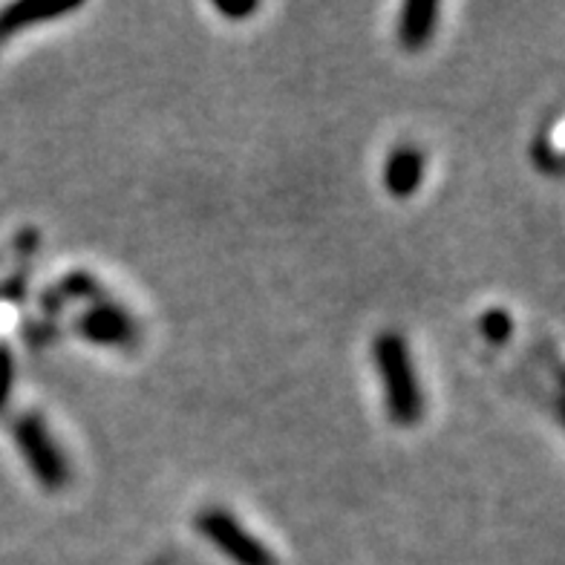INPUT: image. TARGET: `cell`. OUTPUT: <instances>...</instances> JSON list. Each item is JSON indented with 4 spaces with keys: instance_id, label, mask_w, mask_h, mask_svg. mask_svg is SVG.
<instances>
[{
    "instance_id": "obj_1",
    "label": "cell",
    "mask_w": 565,
    "mask_h": 565,
    "mask_svg": "<svg viewBox=\"0 0 565 565\" xmlns=\"http://www.w3.org/2000/svg\"><path fill=\"white\" fill-rule=\"evenodd\" d=\"M372 361H375L379 379L384 384L390 422L395 427H416L424 416V398L407 341L393 329L379 332L372 341Z\"/></svg>"
},
{
    "instance_id": "obj_2",
    "label": "cell",
    "mask_w": 565,
    "mask_h": 565,
    "mask_svg": "<svg viewBox=\"0 0 565 565\" xmlns=\"http://www.w3.org/2000/svg\"><path fill=\"white\" fill-rule=\"evenodd\" d=\"M12 436L21 450L26 468L38 484L50 493L64 491L70 484V461L58 445H55L53 433L44 424L38 413H23L12 424Z\"/></svg>"
},
{
    "instance_id": "obj_3",
    "label": "cell",
    "mask_w": 565,
    "mask_h": 565,
    "mask_svg": "<svg viewBox=\"0 0 565 565\" xmlns=\"http://www.w3.org/2000/svg\"><path fill=\"white\" fill-rule=\"evenodd\" d=\"M194 529L234 565H277L275 554L257 536L248 534L225 508H205L196 513Z\"/></svg>"
},
{
    "instance_id": "obj_4",
    "label": "cell",
    "mask_w": 565,
    "mask_h": 565,
    "mask_svg": "<svg viewBox=\"0 0 565 565\" xmlns=\"http://www.w3.org/2000/svg\"><path fill=\"white\" fill-rule=\"evenodd\" d=\"M75 332L87 343L105 350H134L139 343V323L127 309L113 300H98L75 320Z\"/></svg>"
},
{
    "instance_id": "obj_5",
    "label": "cell",
    "mask_w": 565,
    "mask_h": 565,
    "mask_svg": "<svg viewBox=\"0 0 565 565\" xmlns=\"http://www.w3.org/2000/svg\"><path fill=\"white\" fill-rule=\"evenodd\" d=\"M78 300H87V303L107 300L105 289L98 286V280L89 271H70V275H64L55 286L41 291L38 303H41V312L46 318H58L64 312V306L78 303Z\"/></svg>"
},
{
    "instance_id": "obj_6",
    "label": "cell",
    "mask_w": 565,
    "mask_h": 565,
    "mask_svg": "<svg viewBox=\"0 0 565 565\" xmlns=\"http://www.w3.org/2000/svg\"><path fill=\"white\" fill-rule=\"evenodd\" d=\"M78 12V3H41V0H18L0 9V41L21 35L23 30L41 26V23L58 21L64 15Z\"/></svg>"
},
{
    "instance_id": "obj_7",
    "label": "cell",
    "mask_w": 565,
    "mask_h": 565,
    "mask_svg": "<svg viewBox=\"0 0 565 565\" xmlns=\"http://www.w3.org/2000/svg\"><path fill=\"white\" fill-rule=\"evenodd\" d=\"M439 30V3L433 0H413L398 12V30L395 38L404 53H422Z\"/></svg>"
},
{
    "instance_id": "obj_8",
    "label": "cell",
    "mask_w": 565,
    "mask_h": 565,
    "mask_svg": "<svg viewBox=\"0 0 565 565\" xmlns=\"http://www.w3.org/2000/svg\"><path fill=\"white\" fill-rule=\"evenodd\" d=\"M424 171H427V162H424L422 150L413 145H402L390 153L387 164H384V188L395 200H407L422 188Z\"/></svg>"
},
{
    "instance_id": "obj_9",
    "label": "cell",
    "mask_w": 565,
    "mask_h": 565,
    "mask_svg": "<svg viewBox=\"0 0 565 565\" xmlns=\"http://www.w3.org/2000/svg\"><path fill=\"white\" fill-rule=\"evenodd\" d=\"M38 246H41V234L38 228H23L15 237V257L18 268L7 277V282L0 286V298L9 300V303H21L26 298V289H30V266L35 260Z\"/></svg>"
},
{
    "instance_id": "obj_10",
    "label": "cell",
    "mask_w": 565,
    "mask_h": 565,
    "mask_svg": "<svg viewBox=\"0 0 565 565\" xmlns=\"http://www.w3.org/2000/svg\"><path fill=\"white\" fill-rule=\"evenodd\" d=\"M479 329H482V335L488 338L491 343H505L511 341L513 335V318L505 312V309H488V312L482 315V320H479Z\"/></svg>"
},
{
    "instance_id": "obj_11",
    "label": "cell",
    "mask_w": 565,
    "mask_h": 565,
    "mask_svg": "<svg viewBox=\"0 0 565 565\" xmlns=\"http://www.w3.org/2000/svg\"><path fill=\"white\" fill-rule=\"evenodd\" d=\"M12 384H15V355L7 343H0V413L7 409Z\"/></svg>"
},
{
    "instance_id": "obj_12",
    "label": "cell",
    "mask_w": 565,
    "mask_h": 565,
    "mask_svg": "<svg viewBox=\"0 0 565 565\" xmlns=\"http://www.w3.org/2000/svg\"><path fill=\"white\" fill-rule=\"evenodd\" d=\"M534 164L540 168L543 173H551V177H557L559 171H563V162H559V150L551 148V139H545V136H540V139L534 141Z\"/></svg>"
},
{
    "instance_id": "obj_13",
    "label": "cell",
    "mask_w": 565,
    "mask_h": 565,
    "mask_svg": "<svg viewBox=\"0 0 565 565\" xmlns=\"http://www.w3.org/2000/svg\"><path fill=\"white\" fill-rule=\"evenodd\" d=\"M23 338H26V343H30L32 350H35V347H46V343L55 338V327L53 323H26V327H23Z\"/></svg>"
},
{
    "instance_id": "obj_14",
    "label": "cell",
    "mask_w": 565,
    "mask_h": 565,
    "mask_svg": "<svg viewBox=\"0 0 565 565\" xmlns=\"http://www.w3.org/2000/svg\"><path fill=\"white\" fill-rule=\"evenodd\" d=\"M216 9H220L225 18H248L257 12V3H237V7H231V3H216Z\"/></svg>"
},
{
    "instance_id": "obj_15",
    "label": "cell",
    "mask_w": 565,
    "mask_h": 565,
    "mask_svg": "<svg viewBox=\"0 0 565 565\" xmlns=\"http://www.w3.org/2000/svg\"><path fill=\"white\" fill-rule=\"evenodd\" d=\"M153 565H173L171 559H159V563H153Z\"/></svg>"
}]
</instances>
